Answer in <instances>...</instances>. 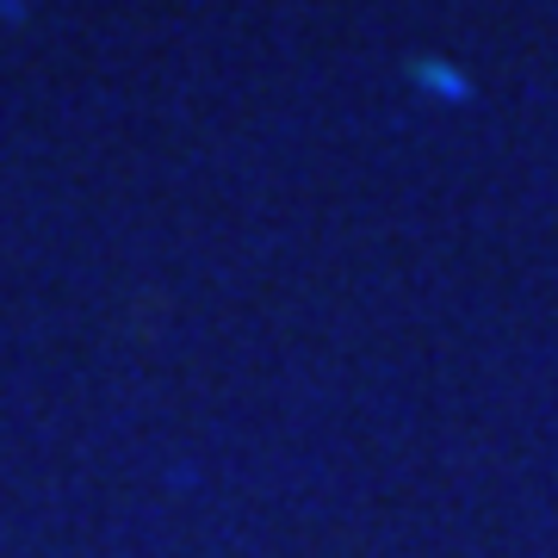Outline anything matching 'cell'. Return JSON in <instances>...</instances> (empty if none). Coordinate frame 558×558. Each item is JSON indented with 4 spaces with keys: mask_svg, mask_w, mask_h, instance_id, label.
Returning <instances> with one entry per match:
<instances>
[{
    "mask_svg": "<svg viewBox=\"0 0 558 558\" xmlns=\"http://www.w3.org/2000/svg\"><path fill=\"white\" fill-rule=\"evenodd\" d=\"M410 81H416L422 94H435L440 106H465L472 100V81L459 75L453 62H440V57H422L416 69H410Z\"/></svg>",
    "mask_w": 558,
    "mask_h": 558,
    "instance_id": "1",
    "label": "cell"
}]
</instances>
